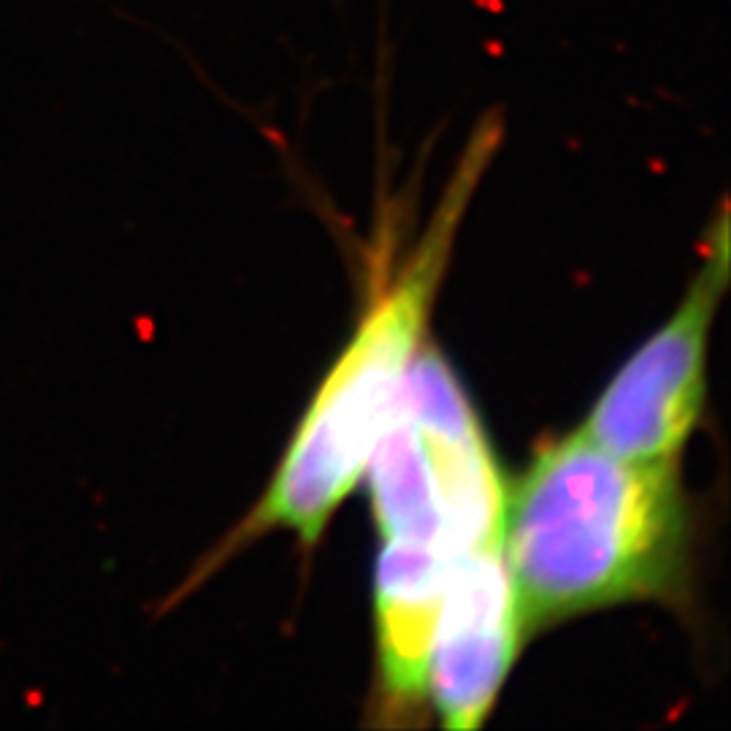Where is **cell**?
Masks as SVG:
<instances>
[{
  "mask_svg": "<svg viewBox=\"0 0 731 731\" xmlns=\"http://www.w3.org/2000/svg\"><path fill=\"white\" fill-rule=\"evenodd\" d=\"M501 547L523 631L672 599L688 569L675 463L620 458L580 428L550 439L507 493Z\"/></svg>",
  "mask_w": 731,
  "mask_h": 731,
  "instance_id": "1",
  "label": "cell"
},
{
  "mask_svg": "<svg viewBox=\"0 0 731 731\" xmlns=\"http://www.w3.org/2000/svg\"><path fill=\"white\" fill-rule=\"evenodd\" d=\"M491 147V141H482L469 149L431 228L401 274L371 304L342 358L328 371L279 461L274 480L236 539L282 528L298 534L306 545H315L336 507L358 485L409 363L420 350L455 231Z\"/></svg>",
  "mask_w": 731,
  "mask_h": 731,
  "instance_id": "2",
  "label": "cell"
},
{
  "mask_svg": "<svg viewBox=\"0 0 731 731\" xmlns=\"http://www.w3.org/2000/svg\"><path fill=\"white\" fill-rule=\"evenodd\" d=\"M726 220L683 304L604 388L580 426L585 436L629 461H675L702 415L707 344L726 287Z\"/></svg>",
  "mask_w": 731,
  "mask_h": 731,
  "instance_id": "3",
  "label": "cell"
},
{
  "mask_svg": "<svg viewBox=\"0 0 731 731\" xmlns=\"http://www.w3.org/2000/svg\"><path fill=\"white\" fill-rule=\"evenodd\" d=\"M520 634L518 593L501 539L455 556L426 667V696L445 729L472 731L491 715Z\"/></svg>",
  "mask_w": 731,
  "mask_h": 731,
  "instance_id": "4",
  "label": "cell"
},
{
  "mask_svg": "<svg viewBox=\"0 0 731 731\" xmlns=\"http://www.w3.org/2000/svg\"><path fill=\"white\" fill-rule=\"evenodd\" d=\"M398 404L412 417L428 455L455 556L501 539L507 491L499 466L469 398L439 352H415Z\"/></svg>",
  "mask_w": 731,
  "mask_h": 731,
  "instance_id": "5",
  "label": "cell"
},
{
  "mask_svg": "<svg viewBox=\"0 0 731 731\" xmlns=\"http://www.w3.org/2000/svg\"><path fill=\"white\" fill-rule=\"evenodd\" d=\"M453 556L407 542H382L374 574L377 664L388 713H412L426 699V667Z\"/></svg>",
  "mask_w": 731,
  "mask_h": 731,
  "instance_id": "6",
  "label": "cell"
},
{
  "mask_svg": "<svg viewBox=\"0 0 731 731\" xmlns=\"http://www.w3.org/2000/svg\"><path fill=\"white\" fill-rule=\"evenodd\" d=\"M366 474L382 542L439 547L455 558L439 485L415 423L398 404V396L371 450Z\"/></svg>",
  "mask_w": 731,
  "mask_h": 731,
  "instance_id": "7",
  "label": "cell"
}]
</instances>
